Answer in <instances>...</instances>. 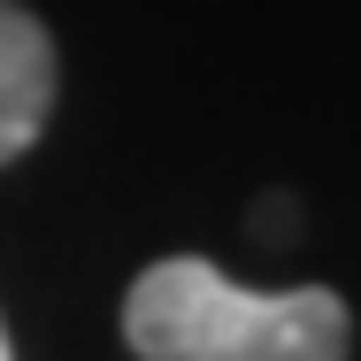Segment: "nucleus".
I'll use <instances>...</instances> for the list:
<instances>
[{
  "instance_id": "nucleus-1",
  "label": "nucleus",
  "mask_w": 361,
  "mask_h": 361,
  "mask_svg": "<svg viewBox=\"0 0 361 361\" xmlns=\"http://www.w3.org/2000/svg\"><path fill=\"white\" fill-rule=\"evenodd\" d=\"M123 338L139 361H346L354 323L323 285L246 292L200 254H169L131 285Z\"/></svg>"
},
{
  "instance_id": "nucleus-2",
  "label": "nucleus",
  "mask_w": 361,
  "mask_h": 361,
  "mask_svg": "<svg viewBox=\"0 0 361 361\" xmlns=\"http://www.w3.org/2000/svg\"><path fill=\"white\" fill-rule=\"evenodd\" d=\"M47 116H54V39L31 8L0 0V161H16L39 139Z\"/></svg>"
},
{
  "instance_id": "nucleus-3",
  "label": "nucleus",
  "mask_w": 361,
  "mask_h": 361,
  "mask_svg": "<svg viewBox=\"0 0 361 361\" xmlns=\"http://www.w3.org/2000/svg\"><path fill=\"white\" fill-rule=\"evenodd\" d=\"M0 361H16V354H8V331H0Z\"/></svg>"
}]
</instances>
